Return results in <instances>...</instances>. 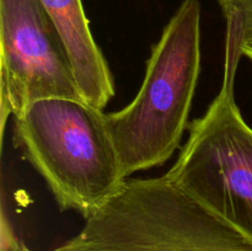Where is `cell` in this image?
Returning a JSON list of instances; mask_svg holds the SVG:
<instances>
[{
    "instance_id": "6",
    "label": "cell",
    "mask_w": 252,
    "mask_h": 251,
    "mask_svg": "<svg viewBox=\"0 0 252 251\" xmlns=\"http://www.w3.org/2000/svg\"><path fill=\"white\" fill-rule=\"evenodd\" d=\"M56 25L73 66L81 98L103 110L115 96V80L91 33L81 0H39Z\"/></svg>"
},
{
    "instance_id": "8",
    "label": "cell",
    "mask_w": 252,
    "mask_h": 251,
    "mask_svg": "<svg viewBox=\"0 0 252 251\" xmlns=\"http://www.w3.org/2000/svg\"><path fill=\"white\" fill-rule=\"evenodd\" d=\"M0 251H33L17 238L4 211L0 221Z\"/></svg>"
},
{
    "instance_id": "2",
    "label": "cell",
    "mask_w": 252,
    "mask_h": 251,
    "mask_svg": "<svg viewBox=\"0 0 252 251\" xmlns=\"http://www.w3.org/2000/svg\"><path fill=\"white\" fill-rule=\"evenodd\" d=\"M15 139L62 211L84 219L126 180L106 113L84 100L36 101L15 117Z\"/></svg>"
},
{
    "instance_id": "1",
    "label": "cell",
    "mask_w": 252,
    "mask_h": 251,
    "mask_svg": "<svg viewBox=\"0 0 252 251\" xmlns=\"http://www.w3.org/2000/svg\"><path fill=\"white\" fill-rule=\"evenodd\" d=\"M201 71V1L184 0L153 46L144 79L129 105L106 113L121 169L161 166L180 147Z\"/></svg>"
},
{
    "instance_id": "3",
    "label": "cell",
    "mask_w": 252,
    "mask_h": 251,
    "mask_svg": "<svg viewBox=\"0 0 252 251\" xmlns=\"http://www.w3.org/2000/svg\"><path fill=\"white\" fill-rule=\"evenodd\" d=\"M226 21L221 88L202 117L189 126V139L164 175L193 201L252 243V128L241 116L234 88L241 30L234 14Z\"/></svg>"
},
{
    "instance_id": "5",
    "label": "cell",
    "mask_w": 252,
    "mask_h": 251,
    "mask_svg": "<svg viewBox=\"0 0 252 251\" xmlns=\"http://www.w3.org/2000/svg\"><path fill=\"white\" fill-rule=\"evenodd\" d=\"M1 135L7 116L44 98L83 100L65 46L39 0H0Z\"/></svg>"
},
{
    "instance_id": "7",
    "label": "cell",
    "mask_w": 252,
    "mask_h": 251,
    "mask_svg": "<svg viewBox=\"0 0 252 251\" xmlns=\"http://www.w3.org/2000/svg\"><path fill=\"white\" fill-rule=\"evenodd\" d=\"M224 15L234 14L241 30L240 49L243 57L252 62V0H217Z\"/></svg>"
},
{
    "instance_id": "4",
    "label": "cell",
    "mask_w": 252,
    "mask_h": 251,
    "mask_svg": "<svg viewBox=\"0 0 252 251\" xmlns=\"http://www.w3.org/2000/svg\"><path fill=\"white\" fill-rule=\"evenodd\" d=\"M54 251H252V243L165 176L128 177Z\"/></svg>"
}]
</instances>
